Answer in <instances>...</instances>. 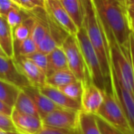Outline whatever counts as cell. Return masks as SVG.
Listing matches in <instances>:
<instances>
[{"label":"cell","mask_w":134,"mask_h":134,"mask_svg":"<svg viewBox=\"0 0 134 134\" xmlns=\"http://www.w3.org/2000/svg\"><path fill=\"white\" fill-rule=\"evenodd\" d=\"M58 89H60L63 93H65L70 98L81 102L83 92V84L81 81L77 80L74 82H71L68 85L59 88Z\"/></svg>","instance_id":"obj_26"},{"label":"cell","mask_w":134,"mask_h":134,"mask_svg":"<svg viewBox=\"0 0 134 134\" xmlns=\"http://www.w3.org/2000/svg\"><path fill=\"white\" fill-rule=\"evenodd\" d=\"M128 10L131 12H133L134 13V4H130V5H128Z\"/></svg>","instance_id":"obj_36"},{"label":"cell","mask_w":134,"mask_h":134,"mask_svg":"<svg viewBox=\"0 0 134 134\" xmlns=\"http://www.w3.org/2000/svg\"><path fill=\"white\" fill-rule=\"evenodd\" d=\"M79 111L58 107L44 118H42L43 125L68 129V130H77V119Z\"/></svg>","instance_id":"obj_8"},{"label":"cell","mask_w":134,"mask_h":134,"mask_svg":"<svg viewBox=\"0 0 134 134\" xmlns=\"http://www.w3.org/2000/svg\"><path fill=\"white\" fill-rule=\"evenodd\" d=\"M25 57L28 58L32 62H33L42 71H43L46 74L47 65V54L36 51L33 52L32 54H29Z\"/></svg>","instance_id":"obj_27"},{"label":"cell","mask_w":134,"mask_h":134,"mask_svg":"<svg viewBox=\"0 0 134 134\" xmlns=\"http://www.w3.org/2000/svg\"><path fill=\"white\" fill-rule=\"evenodd\" d=\"M12 1H13V2H14V3H17L18 5H19L20 7H21V4H20V1H19V0H12Z\"/></svg>","instance_id":"obj_41"},{"label":"cell","mask_w":134,"mask_h":134,"mask_svg":"<svg viewBox=\"0 0 134 134\" xmlns=\"http://www.w3.org/2000/svg\"><path fill=\"white\" fill-rule=\"evenodd\" d=\"M21 89L34 102L41 119L54 110L59 107L55 103H54L48 97L43 95L39 90V88L34 87L32 85H29Z\"/></svg>","instance_id":"obj_15"},{"label":"cell","mask_w":134,"mask_h":134,"mask_svg":"<svg viewBox=\"0 0 134 134\" xmlns=\"http://www.w3.org/2000/svg\"><path fill=\"white\" fill-rule=\"evenodd\" d=\"M16 8L23 9L21 7L18 5L16 3L13 2L12 0H0V15H2L6 18L7 14L11 10L16 9Z\"/></svg>","instance_id":"obj_31"},{"label":"cell","mask_w":134,"mask_h":134,"mask_svg":"<svg viewBox=\"0 0 134 134\" xmlns=\"http://www.w3.org/2000/svg\"><path fill=\"white\" fill-rule=\"evenodd\" d=\"M14 58L19 70L26 77L31 85L40 88L46 85V74L33 62L28 58L21 55L15 56Z\"/></svg>","instance_id":"obj_12"},{"label":"cell","mask_w":134,"mask_h":134,"mask_svg":"<svg viewBox=\"0 0 134 134\" xmlns=\"http://www.w3.org/2000/svg\"><path fill=\"white\" fill-rule=\"evenodd\" d=\"M96 115L126 134L131 130L125 116L111 90L110 84L107 85L103 90V101Z\"/></svg>","instance_id":"obj_5"},{"label":"cell","mask_w":134,"mask_h":134,"mask_svg":"<svg viewBox=\"0 0 134 134\" xmlns=\"http://www.w3.org/2000/svg\"><path fill=\"white\" fill-rule=\"evenodd\" d=\"M110 59V70L119 84L134 95V77L129 50L121 47L114 38H107Z\"/></svg>","instance_id":"obj_3"},{"label":"cell","mask_w":134,"mask_h":134,"mask_svg":"<svg viewBox=\"0 0 134 134\" xmlns=\"http://www.w3.org/2000/svg\"><path fill=\"white\" fill-rule=\"evenodd\" d=\"M43 8L47 15L69 35L76 36L78 28L67 13L60 0H44Z\"/></svg>","instance_id":"obj_7"},{"label":"cell","mask_w":134,"mask_h":134,"mask_svg":"<svg viewBox=\"0 0 134 134\" xmlns=\"http://www.w3.org/2000/svg\"><path fill=\"white\" fill-rule=\"evenodd\" d=\"M129 23L131 30L134 32V13L129 10Z\"/></svg>","instance_id":"obj_35"},{"label":"cell","mask_w":134,"mask_h":134,"mask_svg":"<svg viewBox=\"0 0 134 134\" xmlns=\"http://www.w3.org/2000/svg\"><path fill=\"white\" fill-rule=\"evenodd\" d=\"M83 25L100 63L107 85L110 84V59L109 45L92 0H81Z\"/></svg>","instance_id":"obj_2"},{"label":"cell","mask_w":134,"mask_h":134,"mask_svg":"<svg viewBox=\"0 0 134 134\" xmlns=\"http://www.w3.org/2000/svg\"><path fill=\"white\" fill-rule=\"evenodd\" d=\"M132 34H133V36H134V32H132Z\"/></svg>","instance_id":"obj_44"},{"label":"cell","mask_w":134,"mask_h":134,"mask_svg":"<svg viewBox=\"0 0 134 134\" xmlns=\"http://www.w3.org/2000/svg\"><path fill=\"white\" fill-rule=\"evenodd\" d=\"M65 68H68V65L65 52L62 47H57L47 54L46 76L47 77L58 70Z\"/></svg>","instance_id":"obj_18"},{"label":"cell","mask_w":134,"mask_h":134,"mask_svg":"<svg viewBox=\"0 0 134 134\" xmlns=\"http://www.w3.org/2000/svg\"><path fill=\"white\" fill-rule=\"evenodd\" d=\"M0 130H3L7 132L16 131L10 116L1 112H0Z\"/></svg>","instance_id":"obj_29"},{"label":"cell","mask_w":134,"mask_h":134,"mask_svg":"<svg viewBox=\"0 0 134 134\" xmlns=\"http://www.w3.org/2000/svg\"><path fill=\"white\" fill-rule=\"evenodd\" d=\"M83 84V92L81 99V110L96 114L103 101V91L92 81Z\"/></svg>","instance_id":"obj_11"},{"label":"cell","mask_w":134,"mask_h":134,"mask_svg":"<svg viewBox=\"0 0 134 134\" xmlns=\"http://www.w3.org/2000/svg\"><path fill=\"white\" fill-rule=\"evenodd\" d=\"M61 47L65 52L68 68L73 72L76 78L82 83H85L87 81H92L76 36L68 35L64 40Z\"/></svg>","instance_id":"obj_6"},{"label":"cell","mask_w":134,"mask_h":134,"mask_svg":"<svg viewBox=\"0 0 134 134\" xmlns=\"http://www.w3.org/2000/svg\"><path fill=\"white\" fill-rule=\"evenodd\" d=\"M128 134H134V130H130V132Z\"/></svg>","instance_id":"obj_43"},{"label":"cell","mask_w":134,"mask_h":134,"mask_svg":"<svg viewBox=\"0 0 134 134\" xmlns=\"http://www.w3.org/2000/svg\"><path fill=\"white\" fill-rule=\"evenodd\" d=\"M30 17V13L29 10H25L21 8H16L11 10L6 16V19L11 27V29H14L21 23H22L26 18Z\"/></svg>","instance_id":"obj_25"},{"label":"cell","mask_w":134,"mask_h":134,"mask_svg":"<svg viewBox=\"0 0 134 134\" xmlns=\"http://www.w3.org/2000/svg\"><path fill=\"white\" fill-rule=\"evenodd\" d=\"M107 38L129 50L131 28L126 0H92Z\"/></svg>","instance_id":"obj_1"},{"label":"cell","mask_w":134,"mask_h":134,"mask_svg":"<svg viewBox=\"0 0 134 134\" xmlns=\"http://www.w3.org/2000/svg\"><path fill=\"white\" fill-rule=\"evenodd\" d=\"M16 131L25 134H36L43 126L41 118L25 114L13 109L10 115Z\"/></svg>","instance_id":"obj_13"},{"label":"cell","mask_w":134,"mask_h":134,"mask_svg":"<svg viewBox=\"0 0 134 134\" xmlns=\"http://www.w3.org/2000/svg\"><path fill=\"white\" fill-rule=\"evenodd\" d=\"M127 5H130V4H134V0H126Z\"/></svg>","instance_id":"obj_37"},{"label":"cell","mask_w":134,"mask_h":134,"mask_svg":"<svg viewBox=\"0 0 134 134\" xmlns=\"http://www.w3.org/2000/svg\"><path fill=\"white\" fill-rule=\"evenodd\" d=\"M96 117L101 134H126L120 129H118V128H116L115 126L103 120L98 115L96 114Z\"/></svg>","instance_id":"obj_28"},{"label":"cell","mask_w":134,"mask_h":134,"mask_svg":"<svg viewBox=\"0 0 134 134\" xmlns=\"http://www.w3.org/2000/svg\"><path fill=\"white\" fill-rule=\"evenodd\" d=\"M20 91L18 86L0 79V99L10 107H14Z\"/></svg>","instance_id":"obj_22"},{"label":"cell","mask_w":134,"mask_h":134,"mask_svg":"<svg viewBox=\"0 0 134 134\" xmlns=\"http://www.w3.org/2000/svg\"><path fill=\"white\" fill-rule=\"evenodd\" d=\"M0 134H10V133L7 132H5L3 130H0Z\"/></svg>","instance_id":"obj_42"},{"label":"cell","mask_w":134,"mask_h":134,"mask_svg":"<svg viewBox=\"0 0 134 134\" xmlns=\"http://www.w3.org/2000/svg\"><path fill=\"white\" fill-rule=\"evenodd\" d=\"M36 134H78L77 130L72 131L68 129H63L43 125L42 129Z\"/></svg>","instance_id":"obj_30"},{"label":"cell","mask_w":134,"mask_h":134,"mask_svg":"<svg viewBox=\"0 0 134 134\" xmlns=\"http://www.w3.org/2000/svg\"><path fill=\"white\" fill-rule=\"evenodd\" d=\"M13 107H10L9 105L6 104L4 102H3L1 99H0V112L1 113H3L7 115H9L10 116L11 114H12V111H13Z\"/></svg>","instance_id":"obj_34"},{"label":"cell","mask_w":134,"mask_h":134,"mask_svg":"<svg viewBox=\"0 0 134 134\" xmlns=\"http://www.w3.org/2000/svg\"><path fill=\"white\" fill-rule=\"evenodd\" d=\"M39 90L59 107L74 110L77 111L81 110V102L70 98L57 88L44 85L39 88Z\"/></svg>","instance_id":"obj_14"},{"label":"cell","mask_w":134,"mask_h":134,"mask_svg":"<svg viewBox=\"0 0 134 134\" xmlns=\"http://www.w3.org/2000/svg\"><path fill=\"white\" fill-rule=\"evenodd\" d=\"M62 6L79 29L83 25V10L81 0H60Z\"/></svg>","instance_id":"obj_21"},{"label":"cell","mask_w":134,"mask_h":134,"mask_svg":"<svg viewBox=\"0 0 134 134\" xmlns=\"http://www.w3.org/2000/svg\"><path fill=\"white\" fill-rule=\"evenodd\" d=\"M76 38L92 81L103 91L106 86L108 85H107L102 73L100 63L96 50L90 42L86 31L83 26L78 29L76 34Z\"/></svg>","instance_id":"obj_4"},{"label":"cell","mask_w":134,"mask_h":134,"mask_svg":"<svg viewBox=\"0 0 134 134\" xmlns=\"http://www.w3.org/2000/svg\"><path fill=\"white\" fill-rule=\"evenodd\" d=\"M0 79L11 83L21 89L31 85L26 77L19 70L14 57L0 55Z\"/></svg>","instance_id":"obj_10"},{"label":"cell","mask_w":134,"mask_h":134,"mask_svg":"<svg viewBox=\"0 0 134 134\" xmlns=\"http://www.w3.org/2000/svg\"><path fill=\"white\" fill-rule=\"evenodd\" d=\"M10 134H25V133H21L20 132H18V131H13V132H9Z\"/></svg>","instance_id":"obj_39"},{"label":"cell","mask_w":134,"mask_h":134,"mask_svg":"<svg viewBox=\"0 0 134 134\" xmlns=\"http://www.w3.org/2000/svg\"><path fill=\"white\" fill-rule=\"evenodd\" d=\"M19 1L22 8L29 11L33 10L36 7H41L37 0H19Z\"/></svg>","instance_id":"obj_32"},{"label":"cell","mask_w":134,"mask_h":134,"mask_svg":"<svg viewBox=\"0 0 134 134\" xmlns=\"http://www.w3.org/2000/svg\"><path fill=\"white\" fill-rule=\"evenodd\" d=\"M111 90L119 103L131 130H134V95L121 86L110 70Z\"/></svg>","instance_id":"obj_9"},{"label":"cell","mask_w":134,"mask_h":134,"mask_svg":"<svg viewBox=\"0 0 134 134\" xmlns=\"http://www.w3.org/2000/svg\"><path fill=\"white\" fill-rule=\"evenodd\" d=\"M0 47L8 57H14L13 31L5 17L0 15Z\"/></svg>","instance_id":"obj_16"},{"label":"cell","mask_w":134,"mask_h":134,"mask_svg":"<svg viewBox=\"0 0 134 134\" xmlns=\"http://www.w3.org/2000/svg\"><path fill=\"white\" fill-rule=\"evenodd\" d=\"M36 51L37 45L31 35L19 43H14V57L18 55L27 56Z\"/></svg>","instance_id":"obj_24"},{"label":"cell","mask_w":134,"mask_h":134,"mask_svg":"<svg viewBox=\"0 0 134 134\" xmlns=\"http://www.w3.org/2000/svg\"><path fill=\"white\" fill-rule=\"evenodd\" d=\"M30 13V12H29ZM34 19L30 14V17L26 18L22 23L12 29L14 43H19L28 38L32 32Z\"/></svg>","instance_id":"obj_23"},{"label":"cell","mask_w":134,"mask_h":134,"mask_svg":"<svg viewBox=\"0 0 134 134\" xmlns=\"http://www.w3.org/2000/svg\"><path fill=\"white\" fill-rule=\"evenodd\" d=\"M13 108L22 114L40 117L38 110L34 102L22 89H21Z\"/></svg>","instance_id":"obj_20"},{"label":"cell","mask_w":134,"mask_h":134,"mask_svg":"<svg viewBox=\"0 0 134 134\" xmlns=\"http://www.w3.org/2000/svg\"><path fill=\"white\" fill-rule=\"evenodd\" d=\"M129 52H130V58L132 65L133 77H134V36L132 32H131L130 37H129Z\"/></svg>","instance_id":"obj_33"},{"label":"cell","mask_w":134,"mask_h":134,"mask_svg":"<svg viewBox=\"0 0 134 134\" xmlns=\"http://www.w3.org/2000/svg\"><path fill=\"white\" fill-rule=\"evenodd\" d=\"M77 131L78 134H101L96 114L80 110L78 114Z\"/></svg>","instance_id":"obj_17"},{"label":"cell","mask_w":134,"mask_h":134,"mask_svg":"<svg viewBox=\"0 0 134 134\" xmlns=\"http://www.w3.org/2000/svg\"><path fill=\"white\" fill-rule=\"evenodd\" d=\"M77 80V79L73 72L69 68H65L58 70L47 76L46 78V85L59 88Z\"/></svg>","instance_id":"obj_19"},{"label":"cell","mask_w":134,"mask_h":134,"mask_svg":"<svg viewBox=\"0 0 134 134\" xmlns=\"http://www.w3.org/2000/svg\"><path fill=\"white\" fill-rule=\"evenodd\" d=\"M0 55H2V56H7L6 54L4 53V51H3V49H2L1 47H0Z\"/></svg>","instance_id":"obj_38"},{"label":"cell","mask_w":134,"mask_h":134,"mask_svg":"<svg viewBox=\"0 0 134 134\" xmlns=\"http://www.w3.org/2000/svg\"><path fill=\"white\" fill-rule=\"evenodd\" d=\"M37 1L39 2V3L40 4V6L42 7H43V5H44V0H37Z\"/></svg>","instance_id":"obj_40"}]
</instances>
